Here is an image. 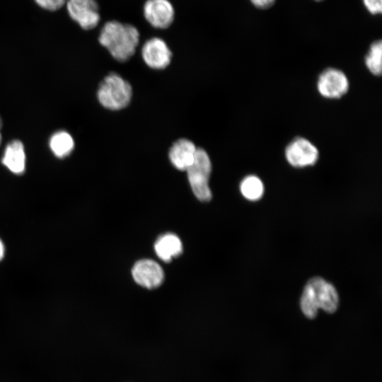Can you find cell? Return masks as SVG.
<instances>
[{"instance_id":"cell-21","label":"cell","mask_w":382,"mask_h":382,"mask_svg":"<svg viewBox=\"0 0 382 382\" xmlns=\"http://www.w3.org/2000/svg\"><path fill=\"white\" fill-rule=\"evenodd\" d=\"M1 143V132H0V144Z\"/></svg>"},{"instance_id":"cell-22","label":"cell","mask_w":382,"mask_h":382,"mask_svg":"<svg viewBox=\"0 0 382 382\" xmlns=\"http://www.w3.org/2000/svg\"><path fill=\"white\" fill-rule=\"evenodd\" d=\"M1 120L0 118V128H1Z\"/></svg>"},{"instance_id":"cell-1","label":"cell","mask_w":382,"mask_h":382,"mask_svg":"<svg viewBox=\"0 0 382 382\" xmlns=\"http://www.w3.org/2000/svg\"><path fill=\"white\" fill-rule=\"evenodd\" d=\"M98 41L115 59L125 62L136 52L139 42V32L132 24L110 21L101 28Z\"/></svg>"},{"instance_id":"cell-12","label":"cell","mask_w":382,"mask_h":382,"mask_svg":"<svg viewBox=\"0 0 382 382\" xmlns=\"http://www.w3.org/2000/svg\"><path fill=\"white\" fill-rule=\"evenodd\" d=\"M1 163L11 173L21 175L25 170L26 156L23 143L19 140H13L6 146Z\"/></svg>"},{"instance_id":"cell-20","label":"cell","mask_w":382,"mask_h":382,"mask_svg":"<svg viewBox=\"0 0 382 382\" xmlns=\"http://www.w3.org/2000/svg\"><path fill=\"white\" fill-rule=\"evenodd\" d=\"M5 254V247L0 238V261L4 258Z\"/></svg>"},{"instance_id":"cell-8","label":"cell","mask_w":382,"mask_h":382,"mask_svg":"<svg viewBox=\"0 0 382 382\" xmlns=\"http://www.w3.org/2000/svg\"><path fill=\"white\" fill-rule=\"evenodd\" d=\"M146 21L154 28L166 29L175 19V8L169 0H146L143 6Z\"/></svg>"},{"instance_id":"cell-5","label":"cell","mask_w":382,"mask_h":382,"mask_svg":"<svg viewBox=\"0 0 382 382\" xmlns=\"http://www.w3.org/2000/svg\"><path fill=\"white\" fill-rule=\"evenodd\" d=\"M319 156L316 146L303 137L292 139L285 149L287 162L295 168H303L314 165Z\"/></svg>"},{"instance_id":"cell-10","label":"cell","mask_w":382,"mask_h":382,"mask_svg":"<svg viewBox=\"0 0 382 382\" xmlns=\"http://www.w3.org/2000/svg\"><path fill=\"white\" fill-rule=\"evenodd\" d=\"M132 274L137 284L150 289L159 286L164 278L161 265L150 259L137 261L132 269Z\"/></svg>"},{"instance_id":"cell-14","label":"cell","mask_w":382,"mask_h":382,"mask_svg":"<svg viewBox=\"0 0 382 382\" xmlns=\"http://www.w3.org/2000/svg\"><path fill=\"white\" fill-rule=\"evenodd\" d=\"M49 146L56 157L63 158L71 153L74 147V141L67 132L58 131L50 137Z\"/></svg>"},{"instance_id":"cell-9","label":"cell","mask_w":382,"mask_h":382,"mask_svg":"<svg viewBox=\"0 0 382 382\" xmlns=\"http://www.w3.org/2000/svg\"><path fill=\"white\" fill-rule=\"evenodd\" d=\"M145 64L154 69H163L170 63L172 52L167 43L158 37L147 40L141 47Z\"/></svg>"},{"instance_id":"cell-13","label":"cell","mask_w":382,"mask_h":382,"mask_svg":"<svg viewBox=\"0 0 382 382\" xmlns=\"http://www.w3.org/2000/svg\"><path fill=\"white\" fill-rule=\"evenodd\" d=\"M154 250L159 259L169 262L183 252V244L178 236L167 233L158 237L154 244Z\"/></svg>"},{"instance_id":"cell-7","label":"cell","mask_w":382,"mask_h":382,"mask_svg":"<svg viewBox=\"0 0 382 382\" xmlns=\"http://www.w3.org/2000/svg\"><path fill=\"white\" fill-rule=\"evenodd\" d=\"M317 89L323 97L337 99L347 92L349 80L342 71L335 68H328L319 75Z\"/></svg>"},{"instance_id":"cell-4","label":"cell","mask_w":382,"mask_h":382,"mask_svg":"<svg viewBox=\"0 0 382 382\" xmlns=\"http://www.w3.org/2000/svg\"><path fill=\"white\" fill-rule=\"evenodd\" d=\"M187 179L195 197L202 202H209L212 197L209 186L212 163L208 154L197 148L192 166L186 170Z\"/></svg>"},{"instance_id":"cell-6","label":"cell","mask_w":382,"mask_h":382,"mask_svg":"<svg viewBox=\"0 0 382 382\" xmlns=\"http://www.w3.org/2000/svg\"><path fill=\"white\" fill-rule=\"evenodd\" d=\"M66 4L69 16L81 28L91 30L98 25L100 16L96 0H67Z\"/></svg>"},{"instance_id":"cell-17","label":"cell","mask_w":382,"mask_h":382,"mask_svg":"<svg viewBox=\"0 0 382 382\" xmlns=\"http://www.w3.org/2000/svg\"><path fill=\"white\" fill-rule=\"evenodd\" d=\"M35 2L42 8L54 11L60 9L67 0H34Z\"/></svg>"},{"instance_id":"cell-16","label":"cell","mask_w":382,"mask_h":382,"mask_svg":"<svg viewBox=\"0 0 382 382\" xmlns=\"http://www.w3.org/2000/svg\"><path fill=\"white\" fill-rule=\"evenodd\" d=\"M381 56H382V42L376 40L374 42L365 57V64L369 71L375 76H380L381 74Z\"/></svg>"},{"instance_id":"cell-3","label":"cell","mask_w":382,"mask_h":382,"mask_svg":"<svg viewBox=\"0 0 382 382\" xmlns=\"http://www.w3.org/2000/svg\"><path fill=\"white\" fill-rule=\"evenodd\" d=\"M132 96V88L128 81L116 73H110L101 81L97 97L104 108L119 110L127 107Z\"/></svg>"},{"instance_id":"cell-11","label":"cell","mask_w":382,"mask_h":382,"mask_svg":"<svg viewBox=\"0 0 382 382\" xmlns=\"http://www.w3.org/2000/svg\"><path fill=\"white\" fill-rule=\"evenodd\" d=\"M197 149L192 141L180 139L175 141L169 149L170 161L178 170L186 171L195 161Z\"/></svg>"},{"instance_id":"cell-15","label":"cell","mask_w":382,"mask_h":382,"mask_svg":"<svg viewBox=\"0 0 382 382\" xmlns=\"http://www.w3.org/2000/svg\"><path fill=\"white\" fill-rule=\"evenodd\" d=\"M241 192L249 200H257L264 193V185L255 175H248L243 179L240 185Z\"/></svg>"},{"instance_id":"cell-23","label":"cell","mask_w":382,"mask_h":382,"mask_svg":"<svg viewBox=\"0 0 382 382\" xmlns=\"http://www.w3.org/2000/svg\"><path fill=\"white\" fill-rule=\"evenodd\" d=\"M315 1H320V0H315Z\"/></svg>"},{"instance_id":"cell-19","label":"cell","mask_w":382,"mask_h":382,"mask_svg":"<svg viewBox=\"0 0 382 382\" xmlns=\"http://www.w3.org/2000/svg\"><path fill=\"white\" fill-rule=\"evenodd\" d=\"M250 1L253 4V6L260 9L268 8L270 6H272L275 2V0H250Z\"/></svg>"},{"instance_id":"cell-2","label":"cell","mask_w":382,"mask_h":382,"mask_svg":"<svg viewBox=\"0 0 382 382\" xmlns=\"http://www.w3.org/2000/svg\"><path fill=\"white\" fill-rule=\"evenodd\" d=\"M339 304V296L332 284L324 279L313 277L306 283L300 300V307L303 315L314 318L319 308L332 313Z\"/></svg>"},{"instance_id":"cell-18","label":"cell","mask_w":382,"mask_h":382,"mask_svg":"<svg viewBox=\"0 0 382 382\" xmlns=\"http://www.w3.org/2000/svg\"><path fill=\"white\" fill-rule=\"evenodd\" d=\"M367 11L373 14H381L382 11V0H362Z\"/></svg>"}]
</instances>
